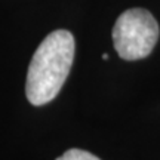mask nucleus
<instances>
[{"mask_svg":"<svg viewBox=\"0 0 160 160\" xmlns=\"http://www.w3.org/2000/svg\"><path fill=\"white\" fill-rule=\"evenodd\" d=\"M57 160H101L99 157L93 156L89 151L85 150H79V148H71L68 151H65L61 157H58Z\"/></svg>","mask_w":160,"mask_h":160,"instance_id":"3","label":"nucleus"},{"mask_svg":"<svg viewBox=\"0 0 160 160\" xmlns=\"http://www.w3.org/2000/svg\"><path fill=\"white\" fill-rule=\"evenodd\" d=\"M76 42L67 30H55L34 52L27 73L25 93L36 107L51 102L61 91L74 61Z\"/></svg>","mask_w":160,"mask_h":160,"instance_id":"1","label":"nucleus"},{"mask_svg":"<svg viewBox=\"0 0 160 160\" xmlns=\"http://www.w3.org/2000/svg\"><path fill=\"white\" fill-rule=\"evenodd\" d=\"M160 28L147 9L132 8L125 11L114 24L113 42L119 57L137 61L148 57L159 40Z\"/></svg>","mask_w":160,"mask_h":160,"instance_id":"2","label":"nucleus"},{"mask_svg":"<svg viewBox=\"0 0 160 160\" xmlns=\"http://www.w3.org/2000/svg\"><path fill=\"white\" fill-rule=\"evenodd\" d=\"M102 59H104V61H107V59H108V55H107V53H104V55H102Z\"/></svg>","mask_w":160,"mask_h":160,"instance_id":"4","label":"nucleus"}]
</instances>
